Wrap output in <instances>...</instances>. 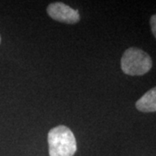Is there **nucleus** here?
Returning <instances> with one entry per match:
<instances>
[{
	"label": "nucleus",
	"instance_id": "2",
	"mask_svg": "<svg viewBox=\"0 0 156 156\" xmlns=\"http://www.w3.org/2000/svg\"><path fill=\"white\" fill-rule=\"evenodd\" d=\"M150 56L139 48L131 47L125 50L121 59L122 70L128 76H143L151 69Z\"/></svg>",
	"mask_w": 156,
	"mask_h": 156
},
{
	"label": "nucleus",
	"instance_id": "5",
	"mask_svg": "<svg viewBox=\"0 0 156 156\" xmlns=\"http://www.w3.org/2000/svg\"><path fill=\"white\" fill-rule=\"evenodd\" d=\"M150 26L153 35L156 38V15H153L150 18Z\"/></svg>",
	"mask_w": 156,
	"mask_h": 156
},
{
	"label": "nucleus",
	"instance_id": "6",
	"mask_svg": "<svg viewBox=\"0 0 156 156\" xmlns=\"http://www.w3.org/2000/svg\"><path fill=\"white\" fill-rule=\"evenodd\" d=\"M0 43H1V37H0Z\"/></svg>",
	"mask_w": 156,
	"mask_h": 156
},
{
	"label": "nucleus",
	"instance_id": "3",
	"mask_svg": "<svg viewBox=\"0 0 156 156\" xmlns=\"http://www.w3.org/2000/svg\"><path fill=\"white\" fill-rule=\"evenodd\" d=\"M47 13L52 19L61 23L73 24L80 21V14L77 10L63 3H53L47 7Z\"/></svg>",
	"mask_w": 156,
	"mask_h": 156
},
{
	"label": "nucleus",
	"instance_id": "1",
	"mask_svg": "<svg viewBox=\"0 0 156 156\" xmlns=\"http://www.w3.org/2000/svg\"><path fill=\"white\" fill-rule=\"evenodd\" d=\"M50 156H73L77 149L73 132L66 126H57L48 134Z\"/></svg>",
	"mask_w": 156,
	"mask_h": 156
},
{
	"label": "nucleus",
	"instance_id": "4",
	"mask_svg": "<svg viewBox=\"0 0 156 156\" xmlns=\"http://www.w3.org/2000/svg\"><path fill=\"white\" fill-rule=\"evenodd\" d=\"M136 108L140 112H156V87L148 90L135 103Z\"/></svg>",
	"mask_w": 156,
	"mask_h": 156
}]
</instances>
